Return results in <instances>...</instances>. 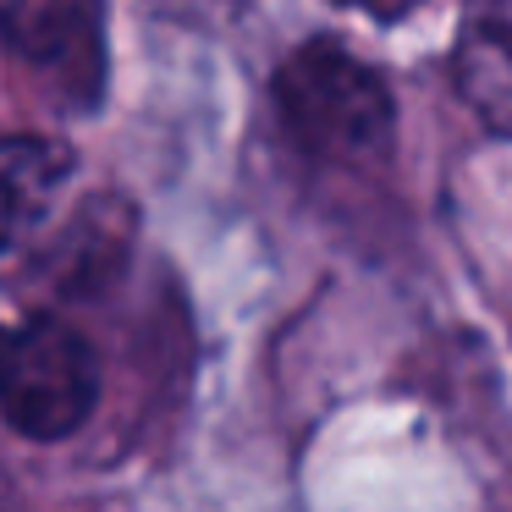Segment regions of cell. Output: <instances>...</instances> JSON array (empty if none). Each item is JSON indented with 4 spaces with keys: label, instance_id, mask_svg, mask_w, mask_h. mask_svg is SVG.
Segmentation results:
<instances>
[{
    "label": "cell",
    "instance_id": "obj_1",
    "mask_svg": "<svg viewBox=\"0 0 512 512\" xmlns=\"http://www.w3.org/2000/svg\"><path fill=\"white\" fill-rule=\"evenodd\" d=\"M276 111L292 144L325 166H375L397 138L386 78L336 39H309L281 61Z\"/></svg>",
    "mask_w": 512,
    "mask_h": 512
},
{
    "label": "cell",
    "instance_id": "obj_2",
    "mask_svg": "<svg viewBox=\"0 0 512 512\" xmlns=\"http://www.w3.org/2000/svg\"><path fill=\"white\" fill-rule=\"evenodd\" d=\"M100 402V364L72 325L34 314L0 331V419L28 441H67Z\"/></svg>",
    "mask_w": 512,
    "mask_h": 512
},
{
    "label": "cell",
    "instance_id": "obj_3",
    "mask_svg": "<svg viewBox=\"0 0 512 512\" xmlns=\"http://www.w3.org/2000/svg\"><path fill=\"white\" fill-rule=\"evenodd\" d=\"M0 45L72 111L105 100V0H0Z\"/></svg>",
    "mask_w": 512,
    "mask_h": 512
},
{
    "label": "cell",
    "instance_id": "obj_4",
    "mask_svg": "<svg viewBox=\"0 0 512 512\" xmlns=\"http://www.w3.org/2000/svg\"><path fill=\"white\" fill-rule=\"evenodd\" d=\"M452 72L479 122L512 138V0H463Z\"/></svg>",
    "mask_w": 512,
    "mask_h": 512
},
{
    "label": "cell",
    "instance_id": "obj_5",
    "mask_svg": "<svg viewBox=\"0 0 512 512\" xmlns=\"http://www.w3.org/2000/svg\"><path fill=\"white\" fill-rule=\"evenodd\" d=\"M72 177V149L45 133L0 138V254L17 248L50 215L56 193Z\"/></svg>",
    "mask_w": 512,
    "mask_h": 512
},
{
    "label": "cell",
    "instance_id": "obj_6",
    "mask_svg": "<svg viewBox=\"0 0 512 512\" xmlns=\"http://www.w3.org/2000/svg\"><path fill=\"white\" fill-rule=\"evenodd\" d=\"M342 6H353V12H369V17H386V23H397V17H408L419 0H342Z\"/></svg>",
    "mask_w": 512,
    "mask_h": 512
}]
</instances>
